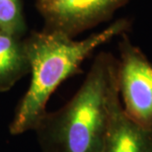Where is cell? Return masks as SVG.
<instances>
[{"instance_id":"6da1fadb","label":"cell","mask_w":152,"mask_h":152,"mask_svg":"<svg viewBox=\"0 0 152 152\" xmlns=\"http://www.w3.org/2000/svg\"><path fill=\"white\" fill-rule=\"evenodd\" d=\"M120 100L118 60L100 53L70 101L35 127L42 152H102Z\"/></svg>"},{"instance_id":"7a4b0ae2","label":"cell","mask_w":152,"mask_h":152,"mask_svg":"<svg viewBox=\"0 0 152 152\" xmlns=\"http://www.w3.org/2000/svg\"><path fill=\"white\" fill-rule=\"evenodd\" d=\"M129 27V20L118 19L80 41L56 30L37 34L25 42L32 78L9 126L11 134L34 130L47 113V104L57 87L77 73L83 61L96 48L123 34Z\"/></svg>"},{"instance_id":"3957f363","label":"cell","mask_w":152,"mask_h":152,"mask_svg":"<svg viewBox=\"0 0 152 152\" xmlns=\"http://www.w3.org/2000/svg\"><path fill=\"white\" fill-rule=\"evenodd\" d=\"M118 87L126 114L136 124L152 127V62L126 37L118 60Z\"/></svg>"},{"instance_id":"277c9868","label":"cell","mask_w":152,"mask_h":152,"mask_svg":"<svg viewBox=\"0 0 152 152\" xmlns=\"http://www.w3.org/2000/svg\"><path fill=\"white\" fill-rule=\"evenodd\" d=\"M129 0H42L45 16L56 30L72 36L88 28Z\"/></svg>"},{"instance_id":"5b68a950","label":"cell","mask_w":152,"mask_h":152,"mask_svg":"<svg viewBox=\"0 0 152 152\" xmlns=\"http://www.w3.org/2000/svg\"><path fill=\"white\" fill-rule=\"evenodd\" d=\"M102 152H152V127L132 121L120 100L114 109Z\"/></svg>"},{"instance_id":"8992f818","label":"cell","mask_w":152,"mask_h":152,"mask_svg":"<svg viewBox=\"0 0 152 152\" xmlns=\"http://www.w3.org/2000/svg\"><path fill=\"white\" fill-rule=\"evenodd\" d=\"M30 71L25 42L0 31V91H7Z\"/></svg>"},{"instance_id":"52a82bcc","label":"cell","mask_w":152,"mask_h":152,"mask_svg":"<svg viewBox=\"0 0 152 152\" xmlns=\"http://www.w3.org/2000/svg\"><path fill=\"white\" fill-rule=\"evenodd\" d=\"M23 29L19 0H0V31L19 37Z\"/></svg>"}]
</instances>
